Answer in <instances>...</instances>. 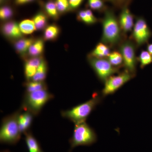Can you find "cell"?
Masks as SVG:
<instances>
[{
    "mask_svg": "<svg viewBox=\"0 0 152 152\" xmlns=\"http://www.w3.org/2000/svg\"><path fill=\"white\" fill-rule=\"evenodd\" d=\"M53 97V95L47 89L26 92L21 109L30 112L34 116L37 115L45 105Z\"/></svg>",
    "mask_w": 152,
    "mask_h": 152,
    "instance_id": "obj_4",
    "label": "cell"
},
{
    "mask_svg": "<svg viewBox=\"0 0 152 152\" xmlns=\"http://www.w3.org/2000/svg\"><path fill=\"white\" fill-rule=\"evenodd\" d=\"M131 0H116L115 4L119 7L123 8L125 6H128Z\"/></svg>",
    "mask_w": 152,
    "mask_h": 152,
    "instance_id": "obj_30",
    "label": "cell"
},
{
    "mask_svg": "<svg viewBox=\"0 0 152 152\" xmlns=\"http://www.w3.org/2000/svg\"><path fill=\"white\" fill-rule=\"evenodd\" d=\"M119 51L122 56L125 69L135 75L138 60L134 44L130 40L125 41L120 45Z\"/></svg>",
    "mask_w": 152,
    "mask_h": 152,
    "instance_id": "obj_8",
    "label": "cell"
},
{
    "mask_svg": "<svg viewBox=\"0 0 152 152\" xmlns=\"http://www.w3.org/2000/svg\"><path fill=\"white\" fill-rule=\"evenodd\" d=\"M111 53L110 47L102 42L99 43L90 54V57L99 58H107Z\"/></svg>",
    "mask_w": 152,
    "mask_h": 152,
    "instance_id": "obj_13",
    "label": "cell"
},
{
    "mask_svg": "<svg viewBox=\"0 0 152 152\" xmlns=\"http://www.w3.org/2000/svg\"><path fill=\"white\" fill-rule=\"evenodd\" d=\"M111 64L115 67L120 68L124 65L122 56L119 51H114L107 58Z\"/></svg>",
    "mask_w": 152,
    "mask_h": 152,
    "instance_id": "obj_20",
    "label": "cell"
},
{
    "mask_svg": "<svg viewBox=\"0 0 152 152\" xmlns=\"http://www.w3.org/2000/svg\"><path fill=\"white\" fill-rule=\"evenodd\" d=\"M59 28L55 25H50L46 28L44 33V39L45 40H53L59 34Z\"/></svg>",
    "mask_w": 152,
    "mask_h": 152,
    "instance_id": "obj_22",
    "label": "cell"
},
{
    "mask_svg": "<svg viewBox=\"0 0 152 152\" xmlns=\"http://www.w3.org/2000/svg\"><path fill=\"white\" fill-rule=\"evenodd\" d=\"M140 67L144 68L152 63V56L148 51L143 50L137 58Z\"/></svg>",
    "mask_w": 152,
    "mask_h": 152,
    "instance_id": "obj_24",
    "label": "cell"
},
{
    "mask_svg": "<svg viewBox=\"0 0 152 152\" xmlns=\"http://www.w3.org/2000/svg\"><path fill=\"white\" fill-rule=\"evenodd\" d=\"M2 152H10L9 151H7V150H6V151H3Z\"/></svg>",
    "mask_w": 152,
    "mask_h": 152,
    "instance_id": "obj_34",
    "label": "cell"
},
{
    "mask_svg": "<svg viewBox=\"0 0 152 152\" xmlns=\"http://www.w3.org/2000/svg\"><path fill=\"white\" fill-rule=\"evenodd\" d=\"M84 0H69L70 8L76 9L78 8L83 2Z\"/></svg>",
    "mask_w": 152,
    "mask_h": 152,
    "instance_id": "obj_29",
    "label": "cell"
},
{
    "mask_svg": "<svg viewBox=\"0 0 152 152\" xmlns=\"http://www.w3.org/2000/svg\"><path fill=\"white\" fill-rule=\"evenodd\" d=\"M97 137L94 130L86 122L75 124L72 137L69 140L71 152L79 146H89L97 141Z\"/></svg>",
    "mask_w": 152,
    "mask_h": 152,
    "instance_id": "obj_5",
    "label": "cell"
},
{
    "mask_svg": "<svg viewBox=\"0 0 152 152\" xmlns=\"http://www.w3.org/2000/svg\"><path fill=\"white\" fill-rule=\"evenodd\" d=\"M34 0H15V3L17 5H23L31 2Z\"/></svg>",
    "mask_w": 152,
    "mask_h": 152,
    "instance_id": "obj_31",
    "label": "cell"
},
{
    "mask_svg": "<svg viewBox=\"0 0 152 152\" xmlns=\"http://www.w3.org/2000/svg\"><path fill=\"white\" fill-rule=\"evenodd\" d=\"M147 50L152 56V43L148 44L147 46Z\"/></svg>",
    "mask_w": 152,
    "mask_h": 152,
    "instance_id": "obj_32",
    "label": "cell"
},
{
    "mask_svg": "<svg viewBox=\"0 0 152 152\" xmlns=\"http://www.w3.org/2000/svg\"><path fill=\"white\" fill-rule=\"evenodd\" d=\"M88 61L98 77L103 83L111 76L119 73V68L112 65L107 58L89 57Z\"/></svg>",
    "mask_w": 152,
    "mask_h": 152,
    "instance_id": "obj_6",
    "label": "cell"
},
{
    "mask_svg": "<svg viewBox=\"0 0 152 152\" xmlns=\"http://www.w3.org/2000/svg\"><path fill=\"white\" fill-rule=\"evenodd\" d=\"M34 42L32 39H21L15 43V48L19 53L23 54L28 51Z\"/></svg>",
    "mask_w": 152,
    "mask_h": 152,
    "instance_id": "obj_17",
    "label": "cell"
},
{
    "mask_svg": "<svg viewBox=\"0 0 152 152\" xmlns=\"http://www.w3.org/2000/svg\"><path fill=\"white\" fill-rule=\"evenodd\" d=\"M77 18L81 21L88 25L94 24L98 21L92 11L88 9L79 11Z\"/></svg>",
    "mask_w": 152,
    "mask_h": 152,
    "instance_id": "obj_15",
    "label": "cell"
},
{
    "mask_svg": "<svg viewBox=\"0 0 152 152\" xmlns=\"http://www.w3.org/2000/svg\"><path fill=\"white\" fill-rule=\"evenodd\" d=\"M2 30L6 36L13 39L20 38L23 34L20 30L19 25L17 24L15 22L6 23L3 26Z\"/></svg>",
    "mask_w": 152,
    "mask_h": 152,
    "instance_id": "obj_12",
    "label": "cell"
},
{
    "mask_svg": "<svg viewBox=\"0 0 152 152\" xmlns=\"http://www.w3.org/2000/svg\"><path fill=\"white\" fill-rule=\"evenodd\" d=\"M44 48L43 41L42 39H38L34 42L28 51L30 56L33 57H37L42 53Z\"/></svg>",
    "mask_w": 152,
    "mask_h": 152,
    "instance_id": "obj_21",
    "label": "cell"
},
{
    "mask_svg": "<svg viewBox=\"0 0 152 152\" xmlns=\"http://www.w3.org/2000/svg\"><path fill=\"white\" fill-rule=\"evenodd\" d=\"M46 12L50 17L54 19L58 17V12L56 4L53 1H49L45 5Z\"/></svg>",
    "mask_w": 152,
    "mask_h": 152,
    "instance_id": "obj_26",
    "label": "cell"
},
{
    "mask_svg": "<svg viewBox=\"0 0 152 152\" xmlns=\"http://www.w3.org/2000/svg\"><path fill=\"white\" fill-rule=\"evenodd\" d=\"M118 20L122 32L126 34L132 31L135 23L134 17L128 6L122 8Z\"/></svg>",
    "mask_w": 152,
    "mask_h": 152,
    "instance_id": "obj_10",
    "label": "cell"
},
{
    "mask_svg": "<svg viewBox=\"0 0 152 152\" xmlns=\"http://www.w3.org/2000/svg\"><path fill=\"white\" fill-rule=\"evenodd\" d=\"M34 116V115L29 112L23 110L21 108L19 110L18 123L19 129L22 134H24L28 132Z\"/></svg>",
    "mask_w": 152,
    "mask_h": 152,
    "instance_id": "obj_11",
    "label": "cell"
},
{
    "mask_svg": "<svg viewBox=\"0 0 152 152\" xmlns=\"http://www.w3.org/2000/svg\"><path fill=\"white\" fill-rule=\"evenodd\" d=\"M102 20V41L109 47H113L119 43L122 31L118 20L113 11L107 9Z\"/></svg>",
    "mask_w": 152,
    "mask_h": 152,
    "instance_id": "obj_1",
    "label": "cell"
},
{
    "mask_svg": "<svg viewBox=\"0 0 152 152\" xmlns=\"http://www.w3.org/2000/svg\"><path fill=\"white\" fill-rule=\"evenodd\" d=\"M88 5L93 10L104 12L107 9L103 0H88Z\"/></svg>",
    "mask_w": 152,
    "mask_h": 152,
    "instance_id": "obj_25",
    "label": "cell"
},
{
    "mask_svg": "<svg viewBox=\"0 0 152 152\" xmlns=\"http://www.w3.org/2000/svg\"><path fill=\"white\" fill-rule=\"evenodd\" d=\"M48 70V65L45 61L42 60L40 65L38 67L36 74L31 80L36 82H44L46 78Z\"/></svg>",
    "mask_w": 152,
    "mask_h": 152,
    "instance_id": "obj_16",
    "label": "cell"
},
{
    "mask_svg": "<svg viewBox=\"0 0 152 152\" xmlns=\"http://www.w3.org/2000/svg\"><path fill=\"white\" fill-rule=\"evenodd\" d=\"M132 31V39L138 46L146 43L151 34L146 21L142 17H138L136 19Z\"/></svg>",
    "mask_w": 152,
    "mask_h": 152,
    "instance_id": "obj_9",
    "label": "cell"
},
{
    "mask_svg": "<svg viewBox=\"0 0 152 152\" xmlns=\"http://www.w3.org/2000/svg\"><path fill=\"white\" fill-rule=\"evenodd\" d=\"M22 34H30L34 31L36 29L35 25L33 20L27 19L22 21L19 25Z\"/></svg>",
    "mask_w": 152,
    "mask_h": 152,
    "instance_id": "obj_19",
    "label": "cell"
},
{
    "mask_svg": "<svg viewBox=\"0 0 152 152\" xmlns=\"http://www.w3.org/2000/svg\"><path fill=\"white\" fill-rule=\"evenodd\" d=\"M134 76L125 69L121 72L118 73L116 75L111 76L104 82V86L101 95L104 97L113 94Z\"/></svg>",
    "mask_w": 152,
    "mask_h": 152,
    "instance_id": "obj_7",
    "label": "cell"
},
{
    "mask_svg": "<svg viewBox=\"0 0 152 152\" xmlns=\"http://www.w3.org/2000/svg\"><path fill=\"white\" fill-rule=\"evenodd\" d=\"M102 97V95L100 96L97 93H95L88 101L69 110L63 111L61 115L63 118L70 120L75 124L86 122L91 113L100 104Z\"/></svg>",
    "mask_w": 152,
    "mask_h": 152,
    "instance_id": "obj_2",
    "label": "cell"
},
{
    "mask_svg": "<svg viewBox=\"0 0 152 152\" xmlns=\"http://www.w3.org/2000/svg\"><path fill=\"white\" fill-rule=\"evenodd\" d=\"M25 140L29 152H43L37 139L31 133L28 132L25 133Z\"/></svg>",
    "mask_w": 152,
    "mask_h": 152,
    "instance_id": "obj_14",
    "label": "cell"
},
{
    "mask_svg": "<svg viewBox=\"0 0 152 152\" xmlns=\"http://www.w3.org/2000/svg\"><path fill=\"white\" fill-rule=\"evenodd\" d=\"M13 11L12 9L7 6H4L0 10V18L3 20H7L12 17Z\"/></svg>",
    "mask_w": 152,
    "mask_h": 152,
    "instance_id": "obj_28",
    "label": "cell"
},
{
    "mask_svg": "<svg viewBox=\"0 0 152 152\" xmlns=\"http://www.w3.org/2000/svg\"><path fill=\"white\" fill-rule=\"evenodd\" d=\"M33 21L34 23L36 29L41 30L45 27L47 24L46 17L42 12L38 13L34 17Z\"/></svg>",
    "mask_w": 152,
    "mask_h": 152,
    "instance_id": "obj_23",
    "label": "cell"
},
{
    "mask_svg": "<svg viewBox=\"0 0 152 152\" xmlns=\"http://www.w3.org/2000/svg\"><path fill=\"white\" fill-rule=\"evenodd\" d=\"M55 4L59 12H64L70 7L69 0H56Z\"/></svg>",
    "mask_w": 152,
    "mask_h": 152,
    "instance_id": "obj_27",
    "label": "cell"
},
{
    "mask_svg": "<svg viewBox=\"0 0 152 152\" xmlns=\"http://www.w3.org/2000/svg\"><path fill=\"white\" fill-rule=\"evenodd\" d=\"M105 1H108L111 2L115 4L116 0H105Z\"/></svg>",
    "mask_w": 152,
    "mask_h": 152,
    "instance_id": "obj_33",
    "label": "cell"
},
{
    "mask_svg": "<svg viewBox=\"0 0 152 152\" xmlns=\"http://www.w3.org/2000/svg\"><path fill=\"white\" fill-rule=\"evenodd\" d=\"M26 92L30 93L42 90L47 89L46 84L44 82H36L28 81L25 83Z\"/></svg>",
    "mask_w": 152,
    "mask_h": 152,
    "instance_id": "obj_18",
    "label": "cell"
},
{
    "mask_svg": "<svg viewBox=\"0 0 152 152\" xmlns=\"http://www.w3.org/2000/svg\"><path fill=\"white\" fill-rule=\"evenodd\" d=\"M19 113V110L3 119L0 129L1 142L15 145L20 140L22 133L18 123Z\"/></svg>",
    "mask_w": 152,
    "mask_h": 152,
    "instance_id": "obj_3",
    "label": "cell"
}]
</instances>
